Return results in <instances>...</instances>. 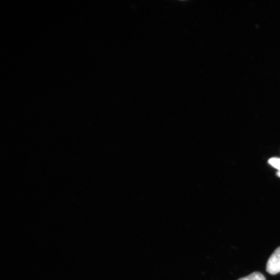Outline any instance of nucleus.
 <instances>
[{
	"instance_id": "obj_4",
	"label": "nucleus",
	"mask_w": 280,
	"mask_h": 280,
	"mask_svg": "<svg viewBox=\"0 0 280 280\" xmlns=\"http://www.w3.org/2000/svg\"><path fill=\"white\" fill-rule=\"evenodd\" d=\"M277 176L280 178V171H278L277 173Z\"/></svg>"
},
{
	"instance_id": "obj_1",
	"label": "nucleus",
	"mask_w": 280,
	"mask_h": 280,
	"mask_svg": "<svg viewBox=\"0 0 280 280\" xmlns=\"http://www.w3.org/2000/svg\"><path fill=\"white\" fill-rule=\"evenodd\" d=\"M266 271L273 275L280 273V247L269 257L267 263Z\"/></svg>"
},
{
	"instance_id": "obj_3",
	"label": "nucleus",
	"mask_w": 280,
	"mask_h": 280,
	"mask_svg": "<svg viewBox=\"0 0 280 280\" xmlns=\"http://www.w3.org/2000/svg\"><path fill=\"white\" fill-rule=\"evenodd\" d=\"M268 163L280 171V158H272L268 160Z\"/></svg>"
},
{
	"instance_id": "obj_2",
	"label": "nucleus",
	"mask_w": 280,
	"mask_h": 280,
	"mask_svg": "<svg viewBox=\"0 0 280 280\" xmlns=\"http://www.w3.org/2000/svg\"><path fill=\"white\" fill-rule=\"evenodd\" d=\"M238 280H266V278L263 274L258 272H255Z\"/></svg>"
}]
</instances>
